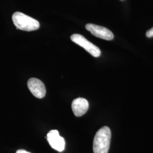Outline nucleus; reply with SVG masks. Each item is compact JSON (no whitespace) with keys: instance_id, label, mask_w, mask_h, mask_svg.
Instances as JSON below:
<instances>
[{"instance_id":"obj_1","label":"nucleus","mask_w":153,"mask_h":153,"mask_svg":"<svg viewBox=\"0 0 153 153\" xmlns=\"http://www.w3.org/2000/svg\"><path fill=\"white\" fill-rule=\"evenodd\" d=\"M111 139V131L108 126L101 128L97 132L93 141L94 153H108Z\"/></svg>"},{"instance_id":"obj_2","label":"nucleus","mask_w":153,"mask_h":153,"mask_svg":"<svg viewBox=\"0 0 153 153\" xmlns=\"http://www.w3.org/2000/svg\"><path fill=\"white\" fill-rule=\"evenodd\" d=\"M12 19L16 29L32 31L40 27V23L37 20L21 12L14 13L12 16Z\"/></svg>"},{"instance_id":"obj_3","label":"nucleus","mask_w":153,"mask_h":153,"mask_svg":"<svg viewBox=\"0 0 153 153\" xmlns=\"http://www.w3.org/2000/svg\"><path fill=\"white\" fill-rule=\"evenodd\" d=\"M71 39L74 43L82 47L94 57H98L101 55V51L98 47L89 42L81 35L73 34L71 35Z\"/></svg>"},{"instance_id":"obj_4","label":"nucleus","mask_w":153,"mask_h":153,"mask_svg":"<svg viewBox=\"0 0 153 153\" xmlns=\"http://www.w3.org/2000/svg\"><path fill=\"white\" fill-rule=\"evenodd\" d=\"M86 28L92 33L94 36L106 40H111L114 35L109 30L103 26L88 23L86 25Z\"/></svg>"},{"instance_id":"obj_5","label":"nucleus","mask_w":153,"mask_h":153,"mask_svg":"<svg viewBox=\"0 0 153 153\" xmlns=\"http://www.w3.org/2000/svg\"><path fill=\"white\" fill-rule=\"evenodd\" d=\"M28 89L33 95L38 98H44L46 94V89L43 82L36 78H31L27 82Z\"/></svg>"},{"instance_id":"obj_6","label":"nucleus","mask_w":153,"mask_h":153,"mask_svg":"<svg viewBox=\"0 0 153 153\" xmlns=\"http://www.w3.org/2000/svg\"><path fill=\"white\" fill-rule=\"evenodd\" d=\"M47 140L51 146L56 150L61 152L65 147V141L63 137H61L57 130H52L47 134Z\"/></svg>"},{"instance_id":"obj_7","label":"nucleus","mask_w":153,"mask_h":153,"mask_svg":"<svg viewBox=\"0 0 153 153\" xmlns=\"http://www.w3.org/2000/svg\"><path fill=\"white\" fill-rule=\"evenodd\" d=\"M89 107V104L86 99L78 98L75 99L71 104V108L75 116H81L85 114Z\"/></svg>"},{"instance_id":"obj_8","label":"nucleus","mask_w":153,"mask_h":153,"mask_svg":"<svg viewBox=\"0 0 153 153\" xmlns=\"http://www.w3.org/2000/svg\"><path fill=\"white\" fill-rule=\"evenodd\" d=\"M146 35L148 38H152L153 37V27L149 30L146 33Z\"/></svg>"},{"instance_id":"obj_9","label":"nucleus","mask_w":153,"mask_h":153,"mask_svg":"<svg viewBox=\"0 0 153 153\" xmlns=\"http://www.w3.org/2000/svg\"><path fill=\"white\" fill-rule=\"evenodd\" d=\"M16 153H31L30 152H28L25 150H23V149H20L16 151Z\"/></svg>"},{"instance_id":"obj_10","label":"nucleus","mask_w":153,"mask_h":153,"mask_svg":"<svg viewBox=\"0 0 153 153\" xmlns=\"http://www.w3.org/2000/svg\"><path fill=\"white\" fill-rule=\"evenodd\" d=\"M121 1H123V0H121Z\"/></svg>"}]
</instances>
